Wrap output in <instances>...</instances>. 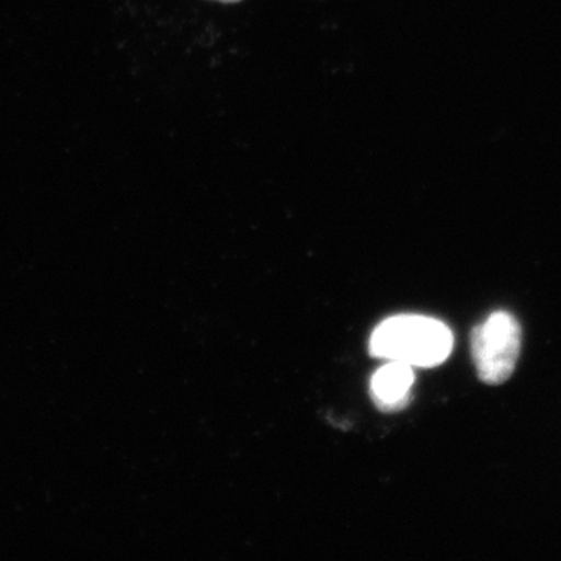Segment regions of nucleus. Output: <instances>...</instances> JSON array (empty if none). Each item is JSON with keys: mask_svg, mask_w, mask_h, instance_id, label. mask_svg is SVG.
I'll return each instance as SVG.
<instances>
[{"mask_svg": "<svg viewBox=\"0 0 561 561\" xmlns=\"http://www.w3.org/2000/svg\"><path fill=\"white\" fill-rule=\"evenodd\" d=\"M214 2H220V3H238V2H242V0H214Z\"/></svg>", "mask_w": 561, "mask_h": 561, "instance_id": "obj_4", "label": "nucleus"}, {"mask_svg": "<svg viewBox=\"0 0 561 561\" xmlns=\"http://www.w3.org/2000/svg\"><path fill=\"white\" fill-rule=\"evenodd\" d=\"M413 381H415V375L411 365L390 362L373 375L371 400L379 411H401L411 402Z\"/></svg>", "mask_w": 561, "mask_h": 561, "instance_id": "obj_3", "label": "nucleus"}, {"mask_svg": "<svg viewBox=\"0 0 561 561\" xmlns=\"http://www.w3.org/2000/svg\"><path fill=\"white\" fill-rule=\"evenodd\" d=\"M522 324L511 312L496 311L471 331V354L479 379L489 386L507 382L522 354Z\"/></svg>", "mask_w": 561, "mask_h": 561, "instance_id": "obj_2", "label": "nucleus"}, {"mask_svg": "<svg viewBox=\"0 0 561 561\" xmlns=\"http://www.w3.org/2000/svg\"><path fill=\"white\" fill-rule=\"evenodd\" d=\"M453 332L440 320L423 316H398L382 321L370 339L371 356L432 368L448 359Z\"/></svg>", "mask_w": 561, "mask_h": 561, "instance_id": "obj_1", "label": "nucleus"}]
</instances>
